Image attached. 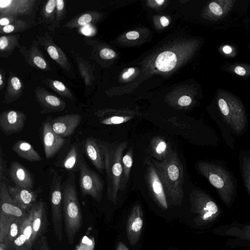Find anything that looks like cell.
I'll list each match as a JSON object with an SVG mask.
<instances>
[{
	"instance_id": "cell-1",
	"label": "cell",
	"mask_w": 250,
	"mask_h": 250,
	"mask_svg": "<svg viewBox=\"0 0 250 250\" xmlns=\"http://www.w3.org/2000/svg\"><path fill=\"white\" fill-rule=\"evenodd\" d=\"M155 168L166 195L175 204H180L184 195V169L176 151L168 150L161 161L146 158Z\"/></svg>"
},
{
	"instance_id": "cell-2",
	"label": "cell",
	"mask_w": 250,
	"mask_h": 250,
	"mask_svg": "<svg viewBox=\"0 0 250 250\" xmlns=\"http://www.w3.org/2000/svg\"><path fill=\"white\" fill-rule=\"evenodd\" d=\"M101 144L106 174L107 196L109 200L116 205L121 188L123 152L128 145V142L111 143L102 141Z\"/></svg>"
},
{
	"instance_id": "cell-3",
	"label": "cell",
	"mask_w": 250,
	"mask_h": 250,
	"mask_svg": "<svg viewBox=\"0 0 250 250\" xmlns=\"http://www.w3.org/2000/svg\"><path fill=\"white\" fill-rule=\"evenodd\" d=\"M62 210L66 236L72 245L83 224V217L78 199L74 173L69 172L62 183Z\"/></svg>"
},
{
	"instance_id": "cell-4",
	"label": "cell",
	"mask_w": 250,
	"mask_h": 250,
	"mask_svg": "<svg viewBox=\"0 0 250 250\" xmlns=\"http://www.w3.org/2000/svg\"><path fill=\"white\" fill-rule=\"evenodd\" d=\"M196 168L216 189L223 203L230 208L236 193L234 180L229 172L222 166L206 161H200Z\"/></svg>"
},
{
	"instance_id": "cell-5",
	"label": "cell",
	"mask_w": 250,
	"mask_h": 250,
	"mask_svg": "<svg viewBox=\"0 0 250 250\" xmlns=\"http://www.w3.org/2000/svg\"><path fill=\"white\" fill-rule=\"evenodd\" d=\"M217 105L224 121L238 134L242 133L248 123L244 104L234 94L219 89L216 94Z\"/></svg>"
},
{
	"instance_id": "cell-6",
	"label": "cell",
	"mask_w": 250,
	"mask_h": 250,
	"mask_svg": "<svg viewBox=\"0 0 250 250\" xmlns=\"http://www.w3.org/2000/svg\"><path fill=\"white\" fill-rule=\"evenodd\" d=\"M190 200L192 212L195 215L194 221L197 227L211 224L218 219L220 209L206 192L194 189L190 193Z\"/></svg>"
},
{
	"instance_id": "cell-7",
	"label": "cell",
	"mask_w": 250,
	"mask_h": 250,
	"mask_svg": "<svg viewBox=\"0 0 250 250\" xmlns=\"http://www.w3.org/2000/svg\"><path fill=\"white\" fill-rule=\"evenodd\" d=\"M49 200L53 229L57 239L61 242L62 234V176L54 169L50 170Z\"/></svg>"
},
{
	"instance_id": "cell-8",
	"label": "cell",
	"mask_w": 250,
	"mask_h": 250,
	"mask_svg": "<svg viewBox=\"0 0 250 250\" xmlns=\"http://www.w3.org/2000/svg\"><path fill=\"white\" fill-rule=\"evenodd\" d=\"M79 185L83 197L89 195L96 201H101L104 182L97 173L89 167L84 159L79 170Z\"/></svg>"
},
{
	"instance_id": "cell-9",
	"label": "cell",
	"mask_w": 250,
	"mask_h": 250,
	"mask_svg": "<svg viewBox=\"0 0 250 250\" xmlns=\"http://www.w3.org/2000/svg\"><path fill=\"white\" fill-rule=\"evenodd\" d=\"M83 153L81 144L76 141L68 146L66 151L54 162V165L67 170L68 173L79 171L84 159Z\"/></svg>"
},
{
	"instance_id": "cell-10",
	"label": "cell",
	"mask_w": 250,
	"mask_h": 250,
	"mask_svg": "<svg viewBox=\"0 0 250 250\" xmlns=\"http://www.w3.org/2000/svg\"><path fill=\"white\" fill-rule=\"evenodd\" d=\"M32 216L33 244L46 231L48 227L47 208L42 200L37 202L29 209Z\"/></svg>"
},
{
	"instance_id": "cell-11",
	"label": "cell",
	"mask_w": 250,
	"mask_h": 250,
	"mask_svg": "<svg viewBox=\"0 0 250 250\" xmlns=\"http://www.w3.org/2000/svg\"><path fill=\"white\" fill-rule=\"evenodd\" d=\"M147 165L146 179L149 190L156 203L163 208L167 209L168 205L163 184L154 167L146 161Z\"/></svg>"
},
{
	"instance_id": "cell-12",
	"label": "cell",
	"mask_w": 250,
	"mask_h": 250,
	"mask_svg": "<svg viewBox=\"0 0 250 250\" xmlns=\"http://www.w3.org/2000/svg\"><path fill=\"white\" fill-rule=\"evenodd\" d=\"M0 213L21 219H25L28 215V211L22 208L13 199L4 181L0 182Z\"/></svg>"
},
{
	"instance_id": "cell-13",
	"label": "cell",
	"mask_w": 250,
	"mask_h": 250,
	"mask_svg": "<svg viewBox=\"0 0 250 250\" xmlns=\"http://www.w3.org/2000/svg\"><path fill=\"white\" fill-rule=\"evenodd\" d=\"M102 141L93 137H89L81 143L83 152L92 165L100 172L105 170L104 156L102 147Z\"/></svg>"
},
{
	"instance_id": "cell-14",
	"label": "cell",
	"mask_w": 250,
	"mask_h": 250,
	"mask_svg": "<svg viewBox=\"0 0 250 250\" xmlns=\"http://www.w3.org/2000/svg\"><path fill=\"white\" fill-rule=\"evenodd\" d=\"M26 119V115L20 111H4L0 115V128L7 136L18 133L23 129Z\"/></svg>"
},
{
	"instance_id": "cell-15",
	"label": "cell",
	"mask_w": 250,
	"mask_h": 250,
	"mask_svg": "<svg viewBox=\"0 0 250 250\" xmlns=\"http://www.w3.org/2000/svg\"><path fill=\"white\" fill-rule=\"evenodd\" d=\"M42 141L45 157L49 159L62 148L65 139L53 131L50 122L45 121L42 127Z\"/></svg>"
},
{
	"instance_id": "cell-16",
	"label": "cell",
	"mask_w": 250,
	"mask_h": 250,
	"mask_svg": "<svg viewBox=\"0 0 250 250\" xmlns=\"http://www.w3.org/2000/svg\"><path fill=\"white\" fill-rule=\"evenodd\" d=\"M24 220L0 213V242L13 243L21 232Z\"/></svg>"
},
{
	"instance_id": "cell-17",
	"label": "cell",
	"mask_w": 250,
	"mask_h": 250,
	"mask_svg": "<svg viewBox=\"0 0 250 250\" xmlns=\"http://www.w3.org/2000/svg\"><path fill=\"white\" fill-rule=\"evenodd\" d=\"M143 226V213L140 204H135L128 218L126 233L129 244L135 245L138 242Z\"/></svg>"
},
{
	"instance_id": "cell-18",
	"label": "cell",
	"mask_w": 250,
	"mask_h": 250,
	"mask_svg": "<svg viewBox=\"0 0 250 250\" xmlns=\"http://www.w3.org/2000/svg\"><path fill=\"white\" fill-rule=\"evenodd\" d=\"M82 117L77 114H67L53 119L51 122L53 131L62 137L71 135L79 125Z\"/></svg>"
},
{
	"instance_id": "cell-19",
	"label": "cell",
	"mask_w": 250,
	"mask_h": 250,
	"mask_svg": "<svg viewBox=\"0 0 250 250\" xmlns=\"http://www.w3.org/2000/svg\"><path fill=\"white\" fill-rule=\"evenodd\" d=\"M217 234L232 237L242 246H250V224L233 222L217 228Z\"/></svg>"
},
{
	"instance_id": "cell-20",
	"label": "cell",
	"mask_w": 250,
	"mask_h": 250,
	"mask_svg": "<svg viewBox=\"0 0 250 250\" xmlns=\"http://www.w3.org/2000/svg\"><path fill=\"white\" fill-rule=\"evenodd\" d=\"M9 192L15 201L23 209L28 211L37 202L38 195L42 191L40 186L36 190L9 187Z\"/></svg>"
},
{
	"instance_id": "cell-21",
	"label": "cell",
	"mask_w": 250,
	"mask_h": 250,
	"mask_svg": "<svg viewBox=\"0 0 250 250\" xmlns=\"http://www.w3.org/2000/svg\"><path fill=\"white\" fill-rule=\"evenodd\" d=\"M9 175L16 186L29 189L34 188V179L30 171L18 161L10 163Z\"/></svg>"
},
{
	"instance_id": "cell-22",
	"label": "cell",
	"mask_w": 250,
	"mask_h": 250,
	"mask_svg": "<svg viewBox=\"0 0 250 250\" xmlns=\"http://www.w3.org/2000/svg\"><path fill=\"white\" fill-rule=\"evenodd\" d=\"M28 211V215L23 221L21 232L13 243L17 250H32V216L30 211Z\"/></svg>"
},
{
	"instance_id": "cell-23",
	"label": "cell",
	"mask_w": 250,
	"mask_h": 250,
	"mask_svg": "<svg viewBox=\"0 0 250 250\" xmlns=\"http://www.w3.org/2000/svg\"><path fill=\"white\" fill-rule=\"evenodd\" d=\"M236 1L234 0H213L208 4L209 15L217 21L227 16L232 9Z\"/></svg>"
},
{
	"instance_id": "cell-24",
	"label": "cell",
	"mask_w": 250,
	"mask_h": 250,
	"mask_svg": "<svg viewBox=\"0 0 250 250\" xmlns=\"http://www.w3.org/2000/svg\"><path fill=\"white\" fill-rule=\"evenodd\" d=\"M12 149L21 158L31 162L40 161L42 159L32 145L24 140L16 141L12 146Z\"/></svg>"
},
{
	"instance_id": "cell-25",
	"label": "cell",
	"mask_w": 250,
	"mask_h": 250,
	"mask_svg": "<svg viewBox=\"0 0 250 250\" xmlns=\"http://www.w3.org/2000/svg\"><path fill=\"white\" fill-rule=\"evenodd\" d=\"M177 61V57L174 53L166 51L158 56L155 61V65L160 71L167 72L174 68Z\"/></svg>"
},
{
	"instance_id": "cell-26",
	"label": "cell",
	"mask_w": 250,
	"mask_h": 250,
	"mask_svg": "<svg viewBox=\"0 0 250 250\" xmlns=\"http://www.w3.org/2000/svg\"><path fill=\"white\" fill-rule=\"evenodd\" d=\"M221 69L242 79L250 78V64L244 62L228 63L223 65Z\"/></svg>"
},
{
	"instance_id": "cell-27",
	"label": "cell",
	"mask_w": 250,
	"mask_h": 250,
	"mask_svg": "<svg viewBox=\"0 0 250 250\" xmlns=\"http://www.w3.org/2000/svg\"><path fill=\"white\" fill-rule=\"evenodd\" d=\"M132 164L133 149L132 147H130L122 158L123 173L121 182V191L125 190L127 186Z\"/></svg>"
},
{
	"instance_id": "cell-28",
	"label": "cell",
	"mask_w": 250,
	"mask_h": 250,
	"mask_svg": "<svg viewBox=\"0 0 250 250\" xmlns=\"http://www.w3.org/2000/svg\"><path fill=\"white\" fill-rule=\"evenodd\" d=\"M240 162L242 178L250 196V154L242 155Z\"/></svg>"
},
{
	"instance_id": "cell-29",
	"label": "cell",
	"mask_w": 250,
	"mask_h": 250,
	"mask_svg": "<svg viewBox=\"0 0 250 250\" xmlns=\"http://www.w3.org/2000/svg\"><path fill=\"white\" fill-rule=\"evenodd\" d=\"M152 145V149L156 157H158L159 160H162L166 155L167 151V143L163 139L157 138L155 139Z\"/></svg>"
},
{
	"instance_id": "cell-30",
	"label": "cell",
	"mask_w": 250,
	"mask_h": 250,
	"mask_svg": "<svg viewBox=\"0 0 250 250\" xmlns=\"http://www.w3.org/2000/svg\"><path fill=\"white\" fill-rule=\"evenodd\" d=\"M6 170V161L1 146H0V182L4 181Z\"/></svg>"
},
{
	"instance_id": "cell-31",
	"label": "cell",
	"mask_w": 250,
	"mask_h": 250,
	"mask_svg": "<svg viewBox=\"0 0 250 250\" xmlns=\"http://www.w3.org/2000/svg\"><path fill=\"white\" fill-rule=\"evenodd\" d=\"M219 51L225 56L229 57H233L235 55L234 47L229 44H224L219 48Z\"/></svg>"
},
{
	"instance_id": "cell-32",
	"label": "cell",
	"mask_w": 250,
	"mask_h": 250,
	"mask_svg": "<svg viewBox=\"0 0 250 250\" xmlns=\"http://www.w3.org/2000/svg\"><path fill=\"white\" fill-rule=\"evenodd\" d=\"M115 55L116 53L113 50L107 48H103L100 52V57L105 60L112 59Z\"/></svg>"
},
{
	"instance_id": "cell-33",
	"label": "cell",
	"mask_w": 250,
	"mask_h": 250,
	"mask_svg": "<svg viewBox=\"0 0 250 250\" xmlns=\"http://www.w3.org/2000/svg\"><path fill=\"white\" fill-rule=\"evenodd\" d=\"M92 20V17L89 14H85L81 16L78 19V23L80 25H85Z\"/></svg>"
},
{
	"instance_id": "cell-34",
	"label": "cell",
	"mask_w": 250,
	"mask_h": 250,
	"mask_svg": "<svg viewBox=\"0 0 250 250\" xmlns=\"http://www.w3.org/2000/svg\"><path fill=\"white\" fill-rule=\"evenodd\" d=\"M35 64L40 68L44 69L46 67L45 61L39 56H35L33 59Z\"/></svg>"
},
{
	"instance_id": "cell-35",
	"label": "cell",
	"mask_w": 250,
	"mask_h": 250,
	"mask_svg": "<svg viewBox=\"0 0 250 250\" xmlns=\"http://www.w3.org/2000/svg\"><path fill=\"white\" fill-rule=\"evenodd\" d=\"M192 100L190 97L188 96H183L179 99L178 104L181 106H187L191 103Z\"/></svg>"
},
{
	"instance_id": "cell-36",
	"label": "cell",
	"mask_w": 250,
	"mask_h": 250,
	"mask_svg": "<svg viewBox=\"0 0 250 250\" xmlns=\"http://www.w3.org/2000/svg\"><path fill=\"white\" fill-rule=\"evenodd\" d=\"M0 250H17L13 243L3 241L0 242Z\"/></svg>"
},
{
	"instance_id": "cell-37",
	"label": "cell",
	"mask_w": 250,
	"mask_h": 250,
	"mask_svg": "<svg viewBox=\"0 0 250 250\" xmlns=\"http://www.w3.org/2000/svg\"><path fill=\"white\" fill-rule=\"evenodd\" d=\"M47 52L50 57L53 60H56L59 57V54L56 48L52 45L49 46L47 48Z\"/></svg>"
},
{
	"instance_id": "cell-38",
	"label": "cell",
	"mask_w": 250,
	"mask_h": 250,
	"mask_svg": "<svg viewBox=\"0 0 250 250\" xmlns=\"http://www.w3.org/2000/svg\"><path fill=\"white\" fill-rule=\"evenodd\" d=\"M56 6V0H49L46 6H45V11L47 13L50 14L51 13Z\"/></svg>"
},
{
	"instance_id": "cell-39",
	"label": "cell",
	"mask_w": 250,
	"mask_h": 250,
	"mask_svg": "<svg viewBox=\"0 0 250 250\" xmlns=\"http://www.w3.org/2000/svg\"><path fill=\"white\" fill-rule=\"evenodd\" d=\"M39 250H50L47 239L45 236H42L41 237Z\"/></svg>"
},
{
	"instance_id": "cell-40",
	"label": "cell",
	"mask_w": 250,
	"mask_h": 250,
	"mask_svg": "<svg viewBox=\"0 0 250 250\" xmlns=\"http://www.w3.org/2000/svg\"><path fill=\"white\" fill-rule=\"evenodd\" d=\"M11 84L13 86V88L16 90H19L21 86V83L17 77H13L12 78L11 80Z\"/></svg>"
},
{
	"instance_id": "cell-41",
	"label": "cell",
	"mask_w": 250,
	"mask_h": 250,
	"mask_svg": "<svg viewBox=\"0 0 250 250\" xmlns=\"http://www.w3.org/2000/svg\"><path fill=\"white\" fill-rule=\"evenodd\" d=\"M8 44V39L5 36H1L0 38V49L4 50Z\"/></svg>"
},
{
	"instance_id": "cell-42",
	"label": "cell",
	"mask_w": 250,
	"mask_h": 250,
	"mask_svg": "<svg viewBox=\"0 0 250 250\" xmlns=\"http://www.w3.org/2000/svg\"><path fill=\"white\" fill-rule=\"evenodd\" d=\"M54 86L58 90L63 91L66 89L63 83L59 81H54L53 83Z\"/></svg>"
},
{
	"instance_id": "cell-43",
	"label": "cell",
	"mask_w": 250,
	"mask_h": 250,
	"mask_svg": "<svg viewBox=\"0 0 250 250\" xmlns=\"http://www.w3.org/2000/svg\"><path fill=\"white\" fill-rule=\"evenodd\" d=\"M126 37L129 40H135L139 38V34L136 31H130L127 33Z\"/></svg>"
},
{
	"instance_id": "cell-44",
	"label": "cell",
	"mask_w": 250,
	"mask_h": 250,
	"mask_svg": "<svg viewBox=\"0 0 250 250\" xmlns=\"http://www.w3.org/2000/svg\"><path fill=\"white\" fill-rule=\"evenodd\" d=\"M135 69L133 67L129 68L123 74V78L124 79H126L132 75L135 72Z\"/></svg>"
},
{
	"instance_id": "cell-45",
	"label": "cell",
	"mask_w": 250,
	"mask_h": 250,
	"mask_svg": "<svg viewBox=\"0 0 250 250\" xmlns=\"http://www.w3.org/2000/svg\"><path fill=\"white\" fill-rule=\"evenodd\" d=\"M15 27L13 25L8 24L3 27V31L6 33H11L14 30Z\"/></svg>"
},
{
	"instance_id": "cell-46",
	"label": "cell",
	"mask_w": 250,
	"mask_h": 250,
	"mask_svg": "<svg viewBox=\"0 0 250 250\" xmlns=\"http://www.w3.org/2000/svg\"><path fill=\"white\" fill-rule=\"evenodd\" d=\"M12 2V0H1L0 1V7L1 8H5L8 7L11 5V3Z\"/></svg>"
},
{
	"instance_id": "cell-47",
	"label": "cell",
	"mask_w": 250,
	"mask_h": 250,
	"mask_svg": "<svg viewBox=\"0 0 250 250\" xmlns=\"http://www.w3.org/2000/svg\"><path fill=\"white\" fill-rule=\"evenodd\" d=\"M64 7V1L63 0H56V7L58 10H62Z\"/></svg>"
},
{
	"instance_id": "cell-48",
	"label": "cell",
	"mask_w": 250,
	"mask_h": 250,
	"mask_svg": "<svg viewBox=\"0 0 250 250\" xmlns=\"http://www.w3.org/2000/svg\"><path fill=\"white\" fill-rule=\"evenodd\" d=\"M116 250H129L128 248L126 246V245L122 242H120L118 243Z\"/></svg>"
},
{
	"instance_id": "cell-49",
	"label": "cell",
	"mask_w": 250,
	"mask_h": 250,
	"mask_svg": "<svg viewBox=\"0 0 250 250\" xmlns=\"http://www.w3.org/2000/svg\"><path fill=\"white\" fill-rule=\"evenodd\" d=\"M160 22L163 26L165 27L168 25L169 20L166 17L163 16L160 18Z\"/></svg>"
},
{
	"instance_id": "cell-50",
	"label": "cell",
	"mask_w": 250,
	"mask_h": 250,
	"mask_svg": "<svg viewBox=\"0 0 250 250\" xmlns=\"http://www.w3.org/2000/svg\"><path fill=\"white\" fill-rule=\"evenodd\" d=\"M9 23V21L6 18H2L0 20V24L1 26H6Z\"/></svg>"
},
{
	"instance_id": "cell-51",
	"label": "cell",
	"mask_w": 250,
	"mask_h": 250,
	"mask_svg": "<svg viewBox=\"0 0 250 250\" xmlns=\"http://www.w3.org/2000/svg\"><path fill=\"white\" fill-rule=\"evenodd\" d=\"M155 1L157 2V3L158 5H161L164 2L165 0H156Z\"/></svg>"
},
{
	"instance_id": "cell-52",
	"label": "cell",
	"mask_w": 250,
	"mask_h": 250,
	"mask_svg": "<svg viewBox=\"0 0 250 250\" xmlns=\"http://www.w3.org/2000/svg\"><path fill=\"white\" fill-rule=\"evenodd\" d=\"M2 83V80H0V85H1Z\"/></svg>"
},
{
	"instance_id": "cell-53",
	"label": "cell",
	"mask_w": 250,
	"mask_h": 250,
	"mask_svg": "<svg viewBox=\"0 0 250 250\" xmlns=\"http://www.w3.org/2000/svg\"><path fill=\"white\" fill-rule=\"evenodd\" d=\"M248 48H249V49L250 50V43L248 44Z\"/></svg>"
},
{
	"instance_id": "cell-54",
	"label": "cell",
	"mask_w": 250,
	"mask_h": 250,
	"mask_svg": "<svg viewBox=\"0 0 250 250\" xmlns=\"http://www.w3.org/2000/svg\"><path fill=\"white\" fill-rule=\"evenodd\" d=\"M2 80V76L1 74H0V80Z\"/></svg>"
}]
</instances>
